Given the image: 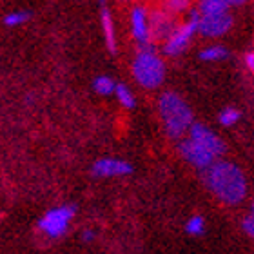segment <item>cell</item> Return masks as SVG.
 <instances>
[{
    "label": "cell",
    "instance_id": "6da1fadb",
    "mask_svg": "<svg viewBox=\"0 0 254 254\" xmlns=\"http://www.w3.org/2000/svg\"><path fill=\"white\" fill-rule=\"evenodd\" d=\"M201 178L205 182V187L211 190L214 198L223 205H240L247 196V176L233 162L218 160L207 171L201 173Z\"/></svg>",
    "mask_w": 254,
    "mask_h": 254
},
{
    "label": "cell",
    "instance_id": "7a4b0ae2",
    "mask_svg": "<svg viewBox=\"0 0 254 254\" xmlns=\"http://www.w3.org/2000/svg\"><path fill=\"white\" fill-rule=\"evenodd\" d=\"M158 113L164 122V129L169 138L186 136L194 124V115L184 98L175 91H165L158 98Z\"/></svg>",
    "mask_w": 254,
    "mask_h": 254
},
{
    "label": "cell",
    "instance_id": "3957f363",
    "mask_svg": "<svg viewBox=\"0 0 254 254\" xmlns=\"http://www.w3.org/2000/svg\"><path fill=\"white\" fill-rule=\"evenodd\" d=\"M131 71L134 80L142 85L143 89H156V87H160L164 84L165 73H167L165 62L156 53L154 44L140 48V51L132 60Z\"/></svg>",
    "mask_w": 254,
    "mask_h": 254
},
{
    "label": "cell",
    "instance_id": "277c9868",
    "mask_svg": "<svg viewBox=\"0 0 254 254\" xmlns=\"http://www.w3.org/2000/svg\"><path fill=\"white\" fill-rule=\"evenodd\" d=\"M200 20L201 15L198 7H192L189 11V18L186 22H182L180 26L175 29V33L167 38V42L164 44V53L167 57H178L180 53H184L186 48L189 46L190 38L194 37V33H198Z\"/></svg>",
    "mask_w": 254,
    "mask_h": 254
},
{
    "label": "cell",
    "instance_id": "5b68a950",
    "mask_svg": "<svg viewBox=\"0 0 254 254\" xmlns=\"http://www.w3.org/2000/svg\"><path fill=\"white\" fill-rule=\"evenodd\" d=\"M74 205H59L49 209L40 220H38V229L49 238H60L67 233L69 223L74 218Z\"/></svg>",
    "mask_w": 254,
    "mask_h": 254
},
{
    "label": "cell",
    "instance_id": "8992f818",
    "mask_svg": "<svg viewBox=\"0 0 254 254\" xmlns=\"http://www.w3.org/2000/svg\"><path fill=\"white\" fill-rule=\"evenodd\" d=\"M178 151H180L182 158L189 162L192 167L200 169L201 173L207 171L212 164H216L218 158L214 154H211L209 151H205L203 147H200L198 143H194L190 138H182L178 143Z\"/></svg>",
    "mask_w": 254,
    "mask_h": 254
},
{
    "label": "cell",
    "instance_id": "52a82bcc",
    "mask_svg": "<svg viewBox=\"0 0 254 254\" xmlns=\"http://www.w3.org/2000/svg\"><path fill=\"white\" fill-rule=\"evenodd\" d=\"M149 26H151V40L153 42L164 40V44L178 27L175 22V15H171L165 7H156L149 13Z\"/></svg>",
    "mask_w": 254,
    "mask_h": 254
},
{
    "label": "cell",
    "instance_id": "ba28073f",
    "mask_svg": "<svg viewBox=\"0 0 254 254\" xmlns=\"http://www.w3.org/2000/svg\"><path fill=\"white\" fill-rule=\"evenodd\" d=\"M189 138L194 143H198L200 147H203L205 151L214 154L216 158H220V156L225 153V149H227L222 138L218 136L214 131H211L209 127L203 126V124H198V122L192 124V127H190V131H189Z\"/></svg>",
    "mask_w": 254,
    "mask_h": 254
},
{
    "label": "cell",
    "instance_id": "9c48e42d",
    "mask_svg": "<svg viewBox=\"0 0 254 254\" xmlns=\"http://www.w3.org/2000/svg\"><path fill=\"white\" fill-rule=\"evenodd\" d=\"M129 20H131L132 37L140 44V48L153 44V40H151V26H149V11L143 5H134L132 7Z\"/></svg>",
    "mask_w": 254,
    "mask_h": 254
},
{
    "label": "cell",
    "instance_id": "30bf717a",
    "mask_svg": "<svg viewBox=\"0 0 254 254\" xmlns=\"http://www.w3.org/2000/svg\"><path fill=\"white\" fill-rule=\"evenodd\" d=\"M91 173L96 176V178H111V176H127L132 173V165L126 160L120 158H100L96 160L93 167H91Z\"/></svg>",
    "mask_w": 254,
    "mask_h": 254
},
{
    "label": "cell",
    "instance_id": "8fae6325",
    "mask_svg": "<svg viewBox=\"0 0 254 254\" xmlns=\"http://www.w3.org/2000/svg\"><path fill=\"white\" fill-rule=\"evenodd\" d=\"M234 24V18L231 13H223V15L216 16H201L200 26H198V33L203 37L209 38H218L231 31V27Z\"/></svg>",
    "mask_w": 254,
    "mask_h": 254
},
{
    "label": "cell",
    "instance_id": "7c38bea8",
    "mask_svg": "<svg viewBox=\"0 0 254 254\" xmlns=\"http://www.w3.org/2000/svg\"><path fill=\"white\" fill-rule=\"evenodd\" d=\"M100 24H102V31H104V38H106L107 49H109L111 53H117V35H115V22H113L111 11L107 9L104 4H102V9H100Z\"/></svg>",
    "mask_w": 254,
    "mask_h": 254
},
{
    "label": "cell",
    "instance_id": "4fadbf2b",
    "mask_svg": "<svg viewBox=\"0 0 254 254\" xmlns=\"http://www.w3.org/2000/svg\"><path fill=\"white\" fill-rule=\"evenodd\" d=\"M242 2H227V0H201L198 11L201 16H216L229 13V5H240Z\"/></svg>",
    "mask_w": 254,
    "mask_h": 254
},
{
    "label": "cell",
    "instance_id": "5bb4252c",
    "mask_svg": "<svg viewBox=\"0 0 254 254\" xmlns=\"http://www.w3.org/2000/svg\"><path fill=\"white\" fill-rule=\"evenodd\" d=\"M93 89L102 96L113 95L115 89H117V82H115L111 76H107V74H100V76H96V78L93 80Z\"/></svg>",
    "mask_w": 254,
    "mask_h": 254
},
{
    "label": "cell",
    "instance_id": "9a60e30c",
    "mask_svg": "<svg viewBox=\"0 0 254 254\" xmlns=\"http://www.w3.org/2000/svg\"><path fill=\"white\" fill-rule=\"evenodd\" d=\"M227 49L223 46H209V48H203L200 51V59L205 62H216V60L227 59Z\"/></svg>",
    "mask_w": 254,
    "mask_h": 254
},
{
    "label": "cell",
    "instance_id": "2e32d148",
    "mask_svg": "<svg viewBox=\"0 0 254 254\" xmlns=\"http://www.w3.org/2000/svg\"><path fill=\"white\" fill-rule=\"evenodd\" d=\"M29 18H31V11L16 9V11H11V13H7V15L4 16V24L7 27H16V26L26 24Z\"/></svg>",
    "mask_w": 254,
    "mask_h": 254
},
{
    "label": "cell",
    "instance_id": "e0dca14e",
    "mask_svg": "<svg viewBox=\"0 0 254 254\" xmlns=\"http://www.w3.org/2000/svg\"><path fill=\"white\" fill-rule=\"evenodd\" d=\"M115 95H117L118 102H120L126 109H132V107H134V104H136V100H134V95H132L131 89H129L126 84H117Z\"/></svg>",
    "mask_w": 254,
    "mask_h": 254
},
{
    "label": "cell",
    "instance_id": "ac0fdd59",
    "mask_svg": "<svg viewBox=\"0 0 254 254\" xmlns=\"http://www.w3.org/2000/svg\"><path fill=\"white\" fill-rule=\"evenodd\" d=\"M186 231L189 236H201L203 231H205V220H203V216H200V214L190 216L186 223Z\"/></svg>",
    "mask_w": 254,
    "mask_h": 254
},
{
    "label": "cell",
    "instance_id": "d6986e66",
    "mask_svg": "<svg viewBox=\"0 0 254 254\" xmlns=\"http://www.w3.org/2000/svg\"><path fill=\"white\" fill-rule=\"evenodd\" d=\"M240 118H242V113H240L238 109H234V107H225V109H223V111H220V115H218V120H220V124H222V126H225V127L234 126Z\"/></svg>",
    "mask_w": 254,
    "mask_h": 254
},
{
    "label": "cell",
    "instance_id": "ffe728a7",
    "mask_svg": "<svg viewBox=\"0 0 254 254\" xmlns=\"http://www.w3.org/2000/svg\"><path fill=\"white\" fill-rule=\"evenodd\" d=\"M189 2L187 0H169V2H165L164 7L169 11L171 15H176V13H182V11L189 9Z\"/></svg>",
    "mask_w": 254,
    "mask_h": 254
},
{
    "label": "cell",
    "instance_id": "44dd1931",
    "mask_svg": "<svg viewBox=\"0 0 254 254\" xmlns=\"http://www.w3.org/2000/svg\"><path fill=\"white\" fill-rule=\"evenodd\" d=\"M242 229H244V233L249 236V238L254 240V214L249 212V214H245L244 220H242Z\"/></svg>",
    "mask_w": 254,
    "mask_h": 254
},
{
    "label": "cell",
    "instance_id": "7402d4cb",
    "mask_svg": "<svg viewBox=\"0 0 254 254\" xmlns=\"http://www.w3.org/2000/svg\"><path fill=\"white\" fill-rule=\"evenodd\" d=\"M245 65H247V69L254 74V49L249 51V53H245Z\"/></svg>",
    "mask_w": 254,
    "mask_h": 254
},
{
    "label": "cell",
    "instance_id": "603a6c76",
    "mask_svg": "<svg viewBox=\"0 0 254 254\" xmlns=\"http://www.w3.org/2000/svg\"><path fill=\"white\" fill-rule=\"evenodd\" d=\"M82 240H84V242H93V240H95V231H93V229L82 231Z\"/></svg>",
    "mask_w": 254,
    "mask_h": 254
},
{
    "label": "cell",
    "instance_id": "cb8c5ba5",
    "mask_svg": "<svg viewBox=\"0 0 254 254\" xmlns=\"http://www.w3.org/2000/svg\"><path fill=\"white\" fill-rule=\"evenodd\" d=\"M251 212L254 214V200H253V205H251Z\"/></svg>",
    "mask_w": 254,
    "mask_h": 254
}]
</instances>
